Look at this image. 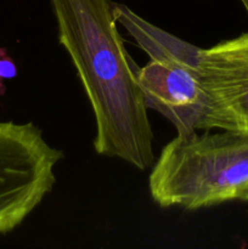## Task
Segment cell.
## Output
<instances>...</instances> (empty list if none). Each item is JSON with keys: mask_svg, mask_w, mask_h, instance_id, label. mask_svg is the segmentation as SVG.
I'll list each match as a JSON object with an SVG mask.
<instances>
[{"mask_svg": "<svg viewBox=\"0 0 248 249\" xmlns=\"http://www.w3.org/2000/svg\"><path fill=\"white\" fill-rule=\"evenodd\" d=\"M60 45L70 56L95 118L97 155L136 169L155 162L140 67L118 31L112 0H50Z\"/></svg>", "mask_w": 248, "mask_h": 249, "instance_id": "cell-1", "label": "cell"}, {"mask_svg": "<svg viewBox=\"0 0 248 249\" xmlns=\"http://www.w3.org/2000/svg\"><path fill=\"white\" fill-rule=\"evenodd\" d=\"M177 134L160 151L148 177L160 208L186 211L248 202V135L235 131Z\"/></svg>", "mask_w": 248, "mask_h": 249, "instance_id": "cell-2", "label": "cell"}, {"mask_svg": "<svg viewBox=\"0 0 248 249\" xmlns=\"http://www.w3.org/2000/svg\"><path fill=\"white\" fill-rule=\"evenodd\" d=\"M117 22L150 57L138 79L146 106L164 116L177 134L199 130L207 95L199 74L201 49L146 21L126 5L114 2Z\"/></svg>", "mask_w": 248, "mask_h": 249, "instance_id": "cell-3", "label": "cell"}, {"mask_svg": "<svg viewBox=\"0 0 248 249\" xmlns=\"http://www.w3.org/2000/svg\"><path fill=\"white\" fill-rule=\"evenodd\" d=\"M63 157L35 124L0 122V235L18 228L53 191Z\"/></svg>", "mask_w": 248, "mask_h": 249, "instance_id": "cell-4", "label": "cell"}, {"mask_svg": "<svg viewBox=\"0 0 248 249\" xmlns=\"http://www.w3.org/2000/svg\"><path fill=\"white\" fill-rule=\"evenodd\" d=\"M199 74L207 95L199 130L248 135V32L201 49Z\"/></svg>", "mask_w": 248, "mask_h": 249, "instance_id": "cell-5", "label": "cell"}, {"mask_svg": "<svg viewBox=\"0 0 248 249\" xmlns=\"http://www.w3.org/2000/svg\"><path fill=\"white\" fill-rule=\"evenodd\" d=\"M17 75V67L15 61L10 57L6 49L0 48V95H4L6 91L5 80L12 79Z\"/></svg>", "mask_w": 248, "mask_h": 249, "instance_id": "cell-6", "label": "cell"}, {"mask_svg": "<svg viewBox=\"0 0 248 249\" xmlns=\"http://www.w3.org/2000/svg\"><path fill=\"white\" fill-rule=\"evenodd\" d=\"M241 2H242V4H243V6H245L246 11L248 12V0H241Z\"/></svg>", "mask_w": 248, "mask_h": 249, "instance_id": "cell-7", "label": "cell"}]
</instances>
